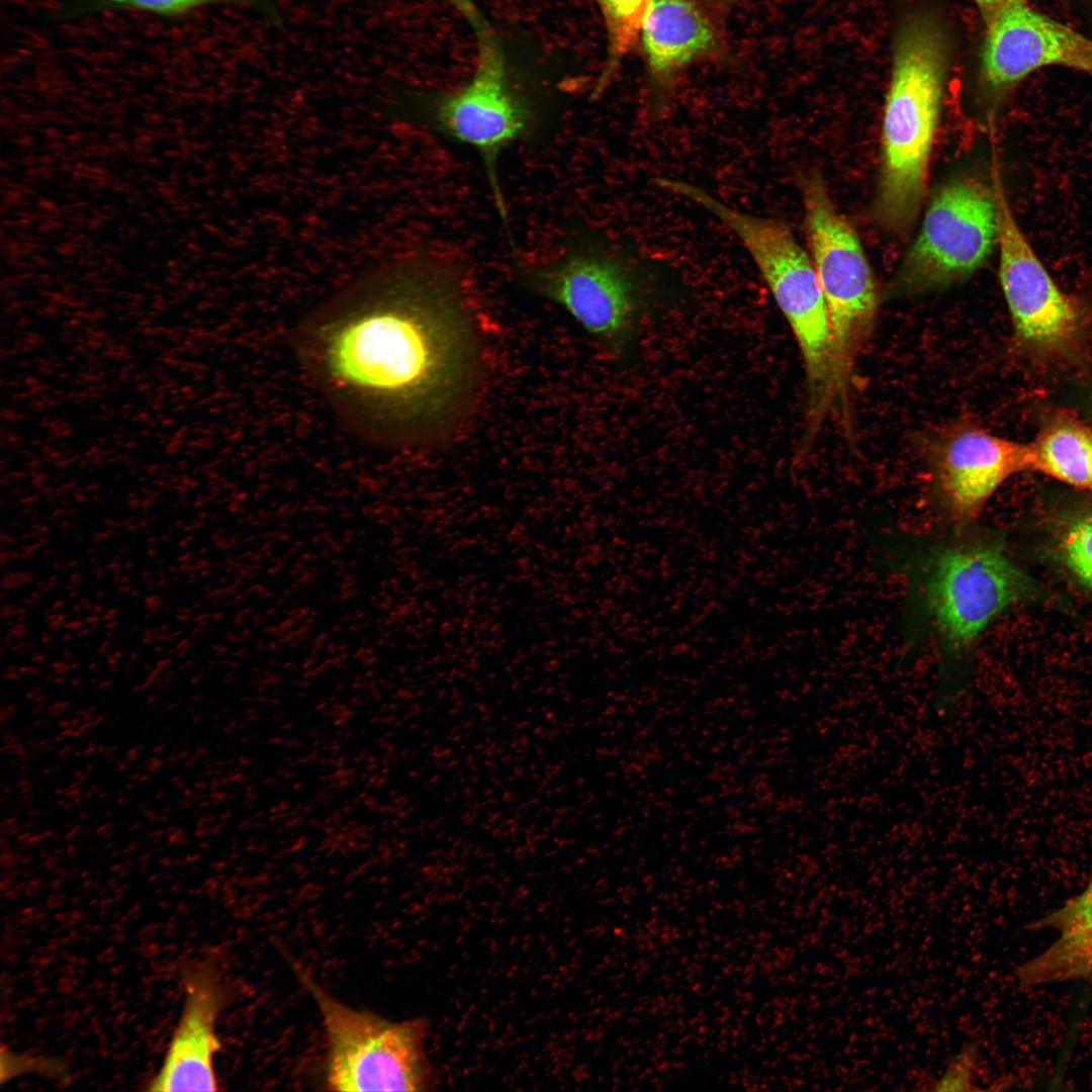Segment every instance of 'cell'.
<instances>
[{
  "instance_id": "obj_1",
  "label": "cell",
  "mask_w": 1092,
  "mask_h": 1092,
  "mask_svg": "<svg viewBox=\"0 0 1092 1092\" xmlns=\"http://www.w3.org/2000/svg\"><path fill=\"white\" fill-rule=\"evenodd\" d=\"M289 343L340 423L383 447L449 419L474 370L460 269L425 254L357 275L300 317Z\"/></svg>"
},
{
  "instance_id": "obj_2",
  "label": "cell",
  "mask_w": 1092,
  "mask_h": 1092,
  "mask_svg": "<svg viewBox=\"0 0 1092 1092\" xmlns=\"http://www.w3.org/2000/svg\"><path fill=\"white\" fill-rule=\"evenodd\" d=\"M950 57L946 26L930 10L914 11L899 26L874 203L875 218L888 232L908 231L919 213Z\"/></svg>"
},
{
  "instance_id": "obj_3",
  "label": "cell",
  "mask_w": 1092,
  "mask_h": 1092,
  "mask_svg": "<svg viewBox=\"0 0 1092 1092\" xmlns=\"http://www.w3.org/2000/svg\"><path fill=\"white\" fill-rule=\"evenodd\" d=\"M664 188L714 214L753 259L800 349L806 383L805 430L800 448L808 451L834 411L833 346L823 292L811 257L781 220L751 215L725 204L689 182L665 179Z\"/></svg>"
},
{
  "instance_id": "obj_4",
  "label": "cell",
  "mask_w": 1092,
  "mask_h": 1092,
  "mask_svg": "<svg viewBox=\"0 0 1092 1092\" xmlns=\"http://www.w3.org/2000/svg\"><path fill=\"white\" fill-rule=\"evenodd\" d=\"M810 257L827 306L833 346V403L848 416L857 356L876 325L879 296L861 242L818 173L801 178Z\"/></svg>"
},
{
  "instance_id": "obj_5",
  "label": "cell",
  "mask_w": 1092,
  "mask_h": 1092,
  "mask_svg": "<svg viewBox=\"0 0 1092 1092\" xmlns=\"http://www.w3.org/2000/svg\"><path fill=\"white\" fill-rule=\"evenodd\" d=\"M292 970L314 1000L326 1029L325 1084L333 1091H427L435 1077L425 1041L428 1021H391L354 1009L324 990L296 962Z\"/></svg>"
},
{
  "instance_id": "obj_6",
  "label": "cell",
  "mask_w": 1092,
  "mask_h": 1092,
  "mask_svg": "<svg viewBox=\"0 0 1092 1092\" xmlns=\"http://www.w3.org/2000/svg\"><path fill=\"white\" fill-rule=\"evenodd\" d=\"M925 558V607L945 648L954 653L967 649L998 614L1035 590L995 541L944 545Z\"/></svg>"
},
{
  "instance_id": "obj_7",
  "label": "cell",
  "mask_w": 1092,
  "mask_h": 1092,
  "mask_svg": "<svg viewBox=\"0 0 1092 1092\" xmlns=\"http://www.w3.org/2000/svg\"><path fill=\"white\" fill-rule=\"evenodd\" d=\"M994 186L961 175L941 185L920 231L894 278V291L922 293L944 288L977 272L998 245Z\"/></svg>"
},
{
  "instance_id": "obj_8",
  "label": "cell",
  "mask_w": 1092,
  "mask_h": 1092,
  "mask_svg": "<svg viewBox=\"0 0 1092 1092\" xmlns=\"http://www.w3.org/2000/svg\"><path fill=\"white\" fill-rule=\"evenodd\" d=\"M521 283L562 307L607 352L623 355L643 309L639 283L617 257L582 243L518 269Z\"/></svg>"
},
{
  "instance_id": "obj_9",
  "label": "cell",
  "mask_w": 1092,
  "mask_h": 1092,
  "mask_svg": "<svg viewBox=\"0 0 1092 1092\" xmlns=\"http://www.w3.org/2000/svg\"><path fill=\"white\" fill-rule=\"evenodd\" d=\"M990 177L994 186L999 238V281L1018 343L1043 355L1068 352L1081 338L1087 313L1078 298L1054 281L1019 226L1001 179L992 147Z\"/></svg>"
},
{
  "instance_id": "obj_10",
  "label": "cell",
  "mask_w": 1092,
  "mask_h": 1092,
  "mask_svg": "<svg viewBox=\"0 0 1092 1092\" xmlns=\"http://www.w3.org/2000/svg\"><path fill=\"white\" fill-rule=\"evenodd\" d=\"M984 23L977 98L991 128L1002 105L1031 74L1051 67L1092 74V39L1028 1L1010 5Z\"/></svg>"
},
{
  "instance_id": "obj_11",
  "label": "cell",
  "mask_w": 1092,
  "mask_h": 1092,
  "mask_svg": "<svg viewBox=\"0 0 1092 1092\" xmlns=\"http://www.w3.org/2000/svg\"><path fill=\"white\" fill-rule=\"evenodd\" d=\"M479 36L477 64L470 81L435 100L423 121L438 133L475 150L499 215L506 220L496 163L505 149L531 133L533 115L511 82L498 43L486 32Z\"/></svg>"
},
{
  "instance_id": "obj_12",
  "label": "cell",
  "mask_w": 1092,
  "mask_h": 1092,
  "mask_svg": "<svg viewBox=\"0 0 1092 1092\" xmlns=\"http://www.w3.org/2000/svg\"><path fill=\"white\" fill-rule=\"evenodd\" d=\"M932 486L957 523L976 518L1011 475L1030 469L1029 445L1000 438L969 424L953 425L929 444Z\"/></svg>"
},
{
  "instance_id": "obj_13",
  "label": "cell",
  "mask_w": 1092,
  "mask_h": 1092,
  "mask_svg": "<svg viewBox=\"0 0 1092 1092\" xmlns=\"http://www.w3.org/2000/svg\"><path fill=\"white\" fill-rule=\"evenodd\" d=\"M184 1005L164 1062L150 1091H216L213 1059L220 1049L215 1024L229 988L209 963L183 971Z\"/></svg>"
},
{
  "instance_id": "obj_14",
  "label": "cell",
  "mask_w": 1092,
  "mask_h": 1092,
  "mask_svg": "<svg viewBox=\"0 0 1092 1092\" xmlns=\"http://www.w3.org/2000/svg\"><path fill=\"white\" fill-rule=\"evenodd\" d=\"M1031 928L1052 930L1055 938L1016 969L1020 987L1092 982V878L1062 906L1032 922Z\"/></svg>"
},
{
  "instance_id": "obj_15",
  "label": "cell",
  "mask_w": 1092,
  "mask_h": 1092,
  "mask_svg": "<svg viewBox=\"0 0 1092 1092\" xmlns=\"http://www.w3.org/2000/svg\"><path fill=\"white\" fill-rule=\"evenodd\" d=\"M640 35L649 72L662 86L717 40L712 22L692 0H652Z\"/></svg>"
},
{
  "instance_id": "obj_16",
  "label": "cell",
  "mask_w": 1092,
  "mask_h": 1092,
  "mask_svg": "<svg viewBox=\"0 0 1092 1092\" xmlns=\"http://www.w3.org/2000/svg\"><path fill=\"white\" fill-rule=\"evenodd\" d=\"M1029 445L1030 469L1070 485L1092 490V430L1058 418Z\"/></svg>"
},
{
  "instance_id": "obj_17",
  "label": "cell",
  "mask_w": 1092,
  "mask_h": 1092,
  "mask_svg": "<svg viewBox=\"0 0 1092 1092\" xmlns=\"http://www.w3.org/2000/svg\"><path fill=\"white\" fill-rule=\"evenodd\" d=\"M261 0H63L48 13L49 20L68 21L109 11H139L165 18H178L201 7L229 2Z\"/></svg>"
},
{
  "instance_id": "obj_18",
  "label": "cell",
  "mask_w": 1092,
  "mask_h": 1092,
  "mask_svg": "<svg viewBox=\"0 0 1092 1092\" xmlns=\"http://www.w3.org/2000/svg\"><path fill=\"white\" fill-rule=\"evenodd\" d=\"M652 0H597L607 26L609 51L606 69L597 92L607 81L622 58L632 49Z\"/></svg>"
},
{
  "instance_id": "obj_19",
  "label": "cell",
  "mask_w": 1092,
  "mask_h": 1092,
  "mask_svg": "<svg viewBox=\"0 0 1092 1092\" xmlns=\"http://www.w3.org/2000/svg\"><path fill=\"white\" fill-rule=\"evenodd\" d=\"M1056 549L1068 571L1092 592V508L1072 514L1061 524Z\"/></svg>"
},
{
  "instance_id": "obj_20",
  "label": "cell",
  "mask_w": 1092,
  "mask_h": 1092,
  "mask_svg": "<svg viewBox=\"0 0 1092 1092\" xmlns=\"http://www.w3.org/2000/svg\"><path fill=\"white\" fill-rule=\"evenodd\" d=\"M979 1057L977 1043L962 1046L946 1064L940 1077L933 1083L935 1091H969L973 1089Z\"/></svg>"
},
{
  "instance_id": "obj_21",
  "label": "cell",
  "mask_w": 1092,
  "mask_h": 1092,
  "mask_svg": "<svg viewBox=\"0 0 1092 1092\" xmlns=\"http://www.w3.org/2000/svg\"><path fill=\"white\" fill-rule=\"evenodd\" d=\"M977 5L983 20L991 17L1000 10L1027 0H973Z\"/></svg>"
},
{
  "instance_id": "obj_22",
  "label": "cell",
  "mask_w": 1092,
  "mask_h": 1092,
  "mask_svg": "<svg viewBox=\"0 0 1092 1092\" xmlns=\"http://www.w3.org/2000/svg\"><path fill=\"white\" fill-rule=\"evenodd\" d=\"M467 19L474 25L480 33L486 32L484 30L481 17L479 16L475 5L472 0H449ZM479 33V34H480Z\"/></svg>"
},
{
  "instance_id": "obj_23",
  "label": "cell",
  "mask_w": 1092,
  "mask_h": 1092,
  "mask_svg": "<svg viewBox=\"0 0 1092 1092\" xmlns=\"http://www.w3.org/2000/svg\"><path fill=\"white\" fill-rule=\"evenodd\" d=\"M711 1H715V2H730V1H732V0H711Z\"/></svg>"
}]
</instances>
